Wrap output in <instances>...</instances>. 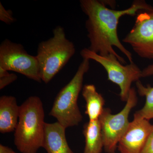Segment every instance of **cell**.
<instances>
[{
    "instance_id": "cell-19",
    "label": "cell",
    "mask_w": 153,
    "mask_h": 153,
    "mask_svg": "<svg viewBox=\"0 0 153 153\" xmlns=\"http://www.w3.org/2000/svg\"><path fill=\"white\" fill-rule=\"evenodd\" d=\"M0 153H17L10 148L4 145H0Z\"/></svg>"
},
{
    "instance_id": "cell-9",
    "label": "cell",
    "mask_w": 153,
    "mask_h": 153,
    "mask_svg": "<svg viewBox=\"0 0 153 153\" xmlns=\"http://www.w3.org/2000/svg\"><path fill=\"white\" fill-rule=\"evenodd\" d=\"M153 125L136 113L117 145L120 153H141Z\"/></svg>"
},
{
    "instance_id": "cell-20",
    "label": "cell",
    "mask_w": 153,
    "mask_h": 153,
    "mask_svg": "<svg viewBox=\"0 0 153 153\" xmlns=\"http://www.w3.org/2000/svg\"><path fill=\"white\" fill-rule=\"evenodd\" d=\"M101 1L106 6L107 5H109L111 7H114L115 6L116 2L114 1Z\"/></svg>"
},
{
    "instance_id": "cell-6",
    "label": "cell",
    "mask_w": 153,
    "mask_h": 153,
    "mask_svg": "<svg viewBox=\"0 0 153 153\" xmlns=\"http://www.w3.org/2000/svg\"><path fill=\"white\" fill-rule=\"evenodd\" d=\"M138 98L134 88H131L125 106L120 112L112 114L108 108H104L99 119L103 146L108 153H115L121 138L128 127L130 113L136 105Z\"/></svg>"
},
{
    "instance_id": "cell-13",
    "label": "cell",
    "mask_w": 153,
    "mask_h": 153,
    "mask_svg": "<svg viewBox=\"0 0 153 153\" xmlns=\"http://www.w3.org/2000/svg\"><path fill=\"white\" fill-rule=\"evenodd\" d=\"M83 128L85 138L83 153H101L104 146L99 120L89 121L85 124Z\"/></svg>"
},
{
    "instance_id": "cell-1",
    "label": "cell",
    "mask_w": 153,
    "mask_h": 153,
    "mask_svg": "<svg viewBox=\"0 0 153 153\" xmlns=\"http://www.w3.org/2000/svg\"><path fill=\"white\" fill-rule=\"evenodd\" d=\"M80 6L87 16L85 28L90 45L89 50L102 56L115 55L123 64L126 63L123 57L115 51L113 47L119 49L132 63V55L120 40L117 28L120 19L125 15L134 16L141 11L150 10L153 7L143 0H136L125 10H117L107 7L101 1L80 0Z\"/></svg>"
},
{
    "instance_id": "cell-4",
    "label": "cell",
    "mask_w": 153,
    "mask_h": 153,
    "mask_svg": "<svg viewBox=\"0 0 153 153\" xmlns=\"http://www.w3.org/2000/svg\"><path fill=\"white\" fill-rule=\"evenodd\" d=\"M89 68V60L83 59L73 78L57 94L49 113L65 128L78 125L82 121L77 100L83 88L84 75Z\"/></svg>"
},
{
    "instance_id": "cell-15",
    "label": "cell",
    "mask_w": 153,
    "mask_h": 153,
    "mask_svg": "<svg viewBox=\"0 0 153 153\" xmlns=\"http://www.w3.org/2000/svg\"><path fill=\"white\" fill-rule=\"evenodd\" d=\"M0 20L7 25H11L16 21V19L13 16L12 11L10 10H6L1 2H0Z\"/></svg>"
},
{
    "instance_id": "cell-11",
    "label": "cell",
    "mask_w": 153,
    "mask_h": 153,
    "mask_svg": "<svg viewBox=\"0 0 153 153\" xmlns=\"http://www.w3.org/2000/svg\"><path fill=\"white\" fill-rule=\"evenodd\" d=\"M20 106L13 96L0 97V132L2 134L15 131L19 121Z\"/></svg>"
},
{
    "instance_id": "cell-8",
    "label": "cell",
    "mask_w": 153,
    "mask_h": 153,
    "mask_svg": "<svg viewBox=\"0 0 153 153\" xmlns=\"http://www.w3.org/2000/svg\"><path fill=\"white\" fill-rule=\"evenodd\" d=\"M133 27L123 39L139 57L153 60V10L140 11Z\"/></svg>"
},
{
    "instance_id": "cell-10",
    "label": "cell",
    "mask_w": 153,
    "mask_h": 153,
    "mask_svg": "<svg viewBox=\"0 0 153 153\" xmlns=\"http://www.w3.org/2000/svg\"><path fill=\"white\" fill-rule=\"evenodd\" d=\"M66 128L58 123H45L43 147L47 153H73L66 137Z\"/></svg>"
},
{
    "instance_id": "cell-7",
    "label": "cell",
    "mask_w": 153,
    "mask_h": 153,
    "mask_svg": "<svg viewBox=\"0 0 153 153\" xmlns=\"http://www.w3.org/2000/svg\"><path fill=\"white\" fill-rule=\"evenodd\" d=\"M0 67L18 72L36 82L42 81L36 56L28 54L22 44L8 39L0 45Z\"/></svg>"
},
{
    "instance_id": "cell-5",
    "label": "cell",
    "mask_w": 153,
    "mask_h": 153,
    "mask_svg": "<svg viewBox=\"0 0 153 153\" xmlns=\"http://www.w3.org/2000/svg\"><path fill=\"white\" fill-rule=\"evenodd\" d=\"M83 59L94 60L100 64L106 71L108 79L118 85L122 101L126 102L133 82L142 77V70L134 62L123 65L113 55L102 56L92 52L88 48L82 49L80 52Z\"/></svg>"
},
{
    "instance_id": "cell-2",
    "label": "cell",
    "mask_w": 153,
    "mask_h": 153,
    "mask_svg": "<svg viewBox=\"0 0 153 153\" xmlns=\"http://www.w3.org/2000/svg\"><path fill=\"white\" fill-rule=\"evenodd\" d=\"M43 103L40 97L31 96L20 105L14 143L22 153H37L44 144L45 124Z\"/></svg>"
},
{
    "instance_id": "cell-3",
    "label": "cell",
    "mask_w": 153,
    "mask_h": 153,
    "mask_svg": "<svg viewBox=\"0 0 153 153\" xmlns=\"http://www.w3.org/2000/svg\"><path fill=\"white\" fill-rule=\"evenodd\" d=\"M53 37L39 43L36 55L42 81L47 84L65 66L75 53L74 43L66 38L63 27L53 30Z\"/></svg>"
},
{
    "instance_id": "cell-17",
    "label": "cell",
    "mask_w": 153,
    "mask_h": 153,
    "mask_svg": "<svg viewBox=\"0 0 153 153\" xmlns=\"http://www.w3.org/2000/svg\"><path fill=\"white\" fill-rule=\"evenodd\" d=\"M141 153H153V128Z\"/></svg>"
},
{
    "instance_id": "cell-14",
    "label": "cell",
    "mask_w": 153,
    "mask_h": 153,
    "mask_svg": "<svg viewBox=\"0 0 153 153\" xmlns=\"http://www.w3.org/2000/svg\"><path fill=\"white\" fill-rule=\"evenodd\" d=\"M137 90L141 96L146 97L144 106L136 113L148 120L153 119V87L144 86L139 80L136 82Z\"/></svg>"
},
{
    "instance_id": "cell-16",
    "label": "cell",
    "mask_w": 153,
    "mask_h": 153,
    "mask_svg": "<svg viewBox=\"0 0 153 153\" xmlns=\"http://www.w3.org/2000/svg\"><path fill=\"white\" fill-rule=\"evenodd\" d=\"M17 78L18 76L16 74L13 73H9L5 76L0 77V89L1 90L16 81Z\"/></svg>"
},
{
    "instance_id": "cell-18",
    "label": "cell",
    "mask_w": 153,
    "mask_h": 153,
    "mask_svg": "<svg viewBox=\"0 0 153 153\" xmlns=\"http://www.w3.org/2000/svg\"><path fill=\"white\" fill-rule=\"evenodd\" d=\"M153 75V64L149 65L142 70V77H146Z\"/></svg>"
},
{
    "instance_id": "cell-12",
    "label": "cell",
    "mask_w": 153,
    "mask_h": 153,
    "mask_svg": "<svg viewBox=\"0 0 153 153\" xmlns=\"http://www.w3.org/2000/svg\"><path fill=\"white\" fill-rule=\"evenodd\" d=\"M82 95L86 102L85 114L89 121L98 120L104 110L105 100L96 90L95 85L86 84L82 89Z\"/></svg>"
},
{
    "instance_id": "cell-21",
    "label": "cell",
    "mask_w": 153,
    "mask_h": 153,
    "mask_svg": "<svg viewBox=\"0 0 153 153\" xmlns=\"http://www.w3.org/2000/svg\"></svg>"
}]
</instances>
